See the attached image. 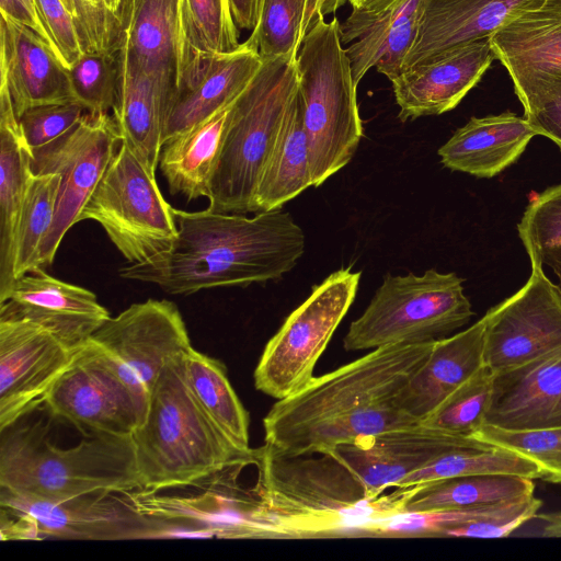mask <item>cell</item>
I'll return each instance as SVG.
<instances>
[{"label": "cell", "instance_id": "6da1fadb", "mask_svg": "<svg viewBox=\"0 0 561 561\" xmlns=\"http://www.w3.org/2000/svg\"><path fill=\"white\" fill-rule=\"evenodd\" d=\"M435 341L371 350L277 400L263 419L265 444L287 456L337 446L416 423L399 399Z\"/></svg>", "mask_w": 561, "mask_h": 561}, {"label": "cell", "instance_id": "7a4b0ae2", "mask_svg": "<svg viewBox=\"0 0 561 561\" xmlns=\"http://www.w3.org/2000/svg\"><path fill=\"white\" fill-rule=\"evenodd\" d=\"M172 245L144 263L119 270L124 279L153 284L171 295L248 286L280 278L305 252L300 226L283 208L253 217L174 208Z\"/></svg>", "mask_w": 561, "mask_h": 561}, {"label": "cell", "instance_id": "3957f363", "mask_svg": "<svg viewBox=\"0 0 561 561\" xmlns=\"http://www.w3.org/2000/svg\"><path fill=\"white\" fill-rule=\"evenodd\" d=\"M257 539L379 536L403 514L409 486L369 499L351 469L334 454L287 456L264 444L253 449Z\"/></svg>", "mask_w": 561, "mask_h": 561}, {"label": "cell", "instance_id": "277c9868", "mask_svg": "<svg viewBox=\"0 0 561 561\" xmlns=\"http://www.w3.org/2000/svg\"><path fill=\"white\" fill-rule=\"evenodd\" d=\"M184 354L159 374L145 421L131 434L142 490L190 486L231 466L253 463V451L237 449L202 409L186 378Z\"/></svg>", "mask_w": 561, "mask_h": 561}, {"label": "cell", "instance_id": "5b68a950", "mask_svg": "<svg viewBox=\"0 0 561 561\" xmlns=\"http://www.w3.org/2000/svg\"><path fill=\"white\" fill-rule=\"evenodd\" d=\"M0 446V488L50 502L107 491L141 489L131 436L91 434L60 448L38 425L5 428Z\"/></svg>", "mask_w": 561, "mask_h": 561}, {"label": "cell", "instance_id": "8992f818", "mask_svg": "<svg viewBox=\"0 0 561 561\" xmlns=\"http://www.w3.org/2000/svg\"><path fill=\"white\" fill-rule=\"evenodd\" d=\"M340 24L336 18L325 22L317 14L297 54L313 187L352 160L364 134Z\"/></svg>", "mask_w": 561, "mask_h": 561}, {"label": "cell", "instance_id": "52a82bcc", "mask_svg": "<svg viewBox=\"0 0 561 561\" xmlns=\"http://www.w3.org/2000/svg\"><path fill=\"white\" fill-rule=\"evenodd\" d=\"M254 78L233 101L209 187L214 211L254 213L259 179L298 90L297 54L262 58Z\"/></svg>", "mask_w": 561, "mask_h": 561}, {"label": "cell", "instance_id": "ba28073f", "mask_svg": "<svg viewBox=\"0 0 561 561\" xmlns=\"http://www.w3.org/2000/svg\"><path fill=\"white\" fill-rule=\"evenodd\" d=\"M456 273L434 268L422 275H386L364 312L344 336L346 351L398 343H426L449 336L474 312Z\"/></svg>", "mask_w": 561, "mask_h": 561}, {"label": "cell", "instance_id": "9c48e42d", "mask_svg": "<svg viewBox=\"0 0 561 561\" xmlns=\"http://www.w3.org/2000/svg\"><path fill=\"white\" fill-rule=\"evenodd\" d=\"M85 219L100 224L130 264L167 251L178 234L174 208L161 194L156 174L122 140L80 214L79 221Z\"/></svg>", "mask_w": 561, "mask_h": 561}, {"label": "cell", "instance_id": "30bf717a", "mask_svg": "<svg viewBox=\"0 0 561 561\" xmlns=\"http://www.w3.org/2000/svg\"><path fill=\"white\" fill-rule=\"evenodd\" d=\"M359 279L360 271L342 268L313 287L266 343L254 370L259 391L280 400L314 377V366L352 306Z\"/></svg>", "mask_w": 561, "mask_h": 561}, {"label": "cell", "instance_id": "8fae6325", "mask_svg": "<svg viewBox=\"0 0 561 561\" xmlns=\"http://www.w3.org/2000/svg\"><path fill=\"white\" fill-rule=\"evenodd\" d=\"M121 145L110 113H85L80 122L55 141L33 150L34 173H58L59 190L51 226L36 257L38 268L49 266L68 230L105 173Z\"/></svg>", "mask_w": 561, "mask_h": 561}, {"label": "cell", "instance_id": "7c38bea8", "mask_svg": "<svg viewBox=\"0 0 561 561\" xmlns=\"http://www.w3.org/2000/svg\"><path fill=\"white\" fill-rule=\"evenodd\" d=\"M148 402L92 341L75 352L44 401L54 416L71 423L84 436H131L145 421Z\"/></svg>", "mask_w": 561, "mask_h": 561}, {"label": "cell", "instance_id": "4fadbf2b", "mask_svg": "<svg viewBox=\"0 0 561 561\" xmlns=\"http://www.w3.org/2000/svg\"><path fill=\"white\" fill-rule=\"evenodd\" d=\"M529 261L524 286L483 316L484 365L493 374L561 351V290L540 262Z\"/></svg>", "mask_w": 561, "mask_h": 561}, {"label": "cell", "instance_id": "5bb4252c", "mask_svg": "<svg viewBox=\"0 0 561 561\" xmlns=\"http://www.w3.org/2000/svg\"><path fill=\"white\" fill-rule=\"evenodd\" d=\"M90 341L148 399L163 367L193 347L179 308L167 299L130 305L110 317Z\"/></svg>", "mask_w": 561, "mask_h": 561}, {"label": "cell", "instance_id": "9a60e30c", "mask_svg": "<svg viewBox=\"0 0 561 561\" xmlns=\"http://www.w3.org/2000/svg\"><path fill=\"white\" fill-rule=\"evenodd\" d=\"M237 466L198 482L203 492L173 496L139 489L125 495L141 515L164 528L165 537L257 539V497L254 488L244 491L237 484L231 474Z\"/></svg>", "mask_w": 561, "mask_h": 561}, {"label": "cell", "instance_id": "2e32d148", "mask_svg": "<svg viewBox=\"0 0 561 561\" xmlns=\"http://www.w3.org/2000/svg\"><path fill=\"white\" fill-rule=\"evenodd\" d=\"M116 15V48L154 78L170 106L195 87L205 67L186 38L181 0H122Z\"/></svg>", "mask_w": 561, "mask_h": 561}, {"label": "cell", "instance_id": "e0dca14e", "mask_svg": "<svg viewBox=\"0 0 561 561\" xmlns=\"http://www.w3.org/2000/svg\"><path fill=\"white\" fill-rule=\"evenodd\" d=\"M0 505L27 514L41 539L126 540L165 537L164 528L141 515L125 493L96 491L60 502L0 488Z\"/></svg>", "mask_w": 561, "mask_h": 561}, {"label": "cell", "instance_id": "ac0fdd59", "mask_svg": "<svg viewBox=\"0 0 561 561\" xmlns=\"http://www.w3.org/2000/svg\"><path fill=\"white\" fill-rule=\"evenodd\" d=\"M489 42L524 110L561 89V0L515 13Z\"/></svg>", "mask_w": 561, "mask_h": 561}, {"label": "cell", "instance_id": "d6986e66", "mask_svg": "<svg viewBox=\"0 0 561 561\" xmlns=\"http://www.w3.org/2000/svg\"><path fill=\"white\" fill-rule=\"evenodd\" d=\"M73 354L45 329L0 319V431L44 403Z\"/></svg>", "mask_w": 561, "mask_h": 561}, {"label": "cell", "instance_id": "ffe728a7", "mask_svg": "<svg viewBox=\"0 0 561 561\" xmlns=\"http://www.w3.org/2000/svg\"><path fill=\"white\" fill-rule=\"evenodd\" d=\"M479 444L482 442L472 436L416 422L340 445L331 453L357 477L366 495L375 499L444 454Z\"/></svg>", "mask_w": 561, "mask_h": 561}, {"label": "cell", "instance_id": "44dd1931", "mask_svg": "<svg viewBox=\"0 0 561 561\" xmlns=\"http://www.w3.org/2000/svg\"><path fill=\"white\" fill-rule=\"evenodd\" d=\"M94 293L43 268L19 277L0 302V319L25 320L48 331L72 353L110 318Z\"/></svg>", "mask_w": 561, "mask_h": 561}, {"label": "cell", "instance_id": "7402d4cb", "mask_svg": "<svg viewBox=\"0 0 561 561\" xmlns=\"http://www.w3.org/2000/svg\"><path fill=\"white\" fill-rule=\"evenodd\" d=\"M494 59L485 38L404 70L390 81L400 108L399 119L407 122L451 111L482 79Z\"/></svg>", "mask_w": 561, "mask_h": 561}, {"label": "cell", "instance_id": "603a6c76", "mask_svg": "<svg viewBox=\"0 0 561 561\" xmlns=\"http://www.w3.org/2000/svg\"><path fill=\"white\" fill-rule=\"evenodd\" d=\"M0 87L18 118L28 108L77 101L69 69L28 26L0 13Z\"/></svg>", "mask_w": 561, "mask_h": 561}, {"label": "cell", "instance_id": "cb8c5ba5", "mask_svg": "<svg viewBox=\"0 0 561 561\" xmlns=\"http://www.w3.org/2000/svg\"><path fill=\"white\" fill-rule=\"evenodd\" d=\"M430 1L398 0L376 14L352 10L340 24V37L350 44L345 51L356 84L373 67L390 81L404 71Z\"/></svg>", "mask_w": 561, "mask_h": 561}, {"label": "cell", "instance_id": "d4e9b609", "mask_svg": "<svg viewBox=\"0 0 561 561\" xmlns=\"http://www.w3.org/2000/svg\"><path fill=\"white\" fill-rule=\"evenodd\" d=\"M484 424L508 430L561 427V351L494 374Z\"/></svg>", "mask_w": 561, "mask_h": 561}, {"label": "cell", "instance_id": "484cf974", "mask_svg": "<svg viewBox=\"0 0 561 561\" xmlns=\"http://www.w3.org/2000/svg\"><path fill=\"white\" fill-rule=\"evenodd\" d=\"M542 0H431L404 70L458 46L489 38L515 13Z\"/></svg>", "mask_w": 561, "mask_h": 561}, {"label": "cell", "instance_id": "4316f807", "mask_svg": "<svg viewBox=\"0 0 561 561\" xmlns=\"http://www.w3.org/2000/svg\"><path fill=\"white\" fill-rule=\"evenodd\" d=\"M485 319L435 341L420 369L402 391V411L415 422L431 415L458 387L484 366Z\"/></svg>", "mask_w": 561, "mask_h": 561}, {"label": "cell", "instance_id": "83f0119b", "mask_svg": "<svg viewBox=\"0 0 561 561\" xmlns=\"http://www.w3.org/2000/svg\"><path fill=\"white\" fill-rule=\"evenodd\" d=\"M536 131L513 112L471 117L438 149L444 167L490 179L513 164Z\"/></svg>", "mask_w": 561, "mask_h": 561}, {"label": "cell", "instance_id": "f1b7e54d", "mask_svg": "<svg viewBox=\"0 0 561 561\" xmlns=\"http://www.w3.org/2000/svg\"><path fill=\"white\" fill-rule=\"evenodd\" d=\"M116 54L118 83L112 116L121 140L156 174L170 102L151 75L123 49L116 48Z\"/></svg>", "mask_w": 561, "mask_h": 561}, {"label": "cell", "instance_id": "f546056e", "mask_svg": "<svg viewBox=\"0 0 561 561\" xmlns=\"http://www.w3.org/2000/svg\"><path fill=\"white\" fill-rule=\"evenodd\" d=\"M262 62L259 49L247 39L237 49L208 59L195 87L172 102L162 144L232 104L254 78Z\"/></svg>", "mask_w": 561, "mask_h": 561}, {"label": "cell", "instance_id": "4dcf8cb0", "mask_svg": "<svg viewBox=\"0 0 561 561\" xmlns=\"http://www.w3.org/2000/svg\"><path fill=\"white\" fill-rule=\"evenodd\" d=\"M30 148L8 90L0 87V302L14 282L15 234L34 174Z\"/></svg>", "mask_w": 561, "mask_h": 561}, {"label": "cell", "instance_id": "1f68e13d", "mask_svg": "<svg viewBox=\"0 0 561 561\" xmlns=\"http://www.w3.org/2000/svg\"><path fill=\"white\" fill-rule=\"evenodd\" d=\"M230 105L163 145L159 168L171 194H182L187 201L208 198L211 178L224 145Z\"/></svg>", "mask_w": 561, "mask_h": 561}, {"label": "cell", "instance_id": "d6a6232c", "mask_svg": "<svg viewBox=\"0 0 561 561\" xmlns=\"http://www.w3.org/2000/svg\"><path fill=\"white\" fill-rule=\"evenodd\" d=\"M312 186L309 148L299 88L262 169L254 213L279 209Z\"/></svg>", "mask_w": 561, "mask_h": 561}, {"label": "cell", "instance_id": "836d02e7", "mask_svg": "<svg viewBox=\"0 0 561 561\" xmlns=\"http://www.w3.org/2000/svg\"><path fill=\"white\" fill-rule=\"evenodd\" d=\"M533 479L506 473L469 474L409 486L403 514L468 508L534 494Z\"/></svg>", "mask_w": 561, "mask_h": 561}, {"label": "cell", "instance_id": "e575fe53", "mask_svg": "<svg viewBox=\"0 0 561 561\" xmlns=\"http://www.w3.org/2000/svg\"><path fill=\"white\" fill-rule=\"evenodd\" d=\"M188 385L202 409L240 451L252 454L249 445V413L233 390L225 364L194 347L184 354Z\"/></svg>", "mask_w": 561, "mask_h": 561}, {"label": "cell", "instance_id": "d590c367", "mask_svg": "<svg viewBox=\"0 0 561 561\" xmlns=\"http://www.w3.org/2000/svg\"><path fill=\"white\" fill-rule=\"evenodd\" d=\"M485 473H506L541 480V470L533 460L505 448L485 443L453 449L426 467L410 474L399 485L412 486L442 479Z\"/></svg>", "mask_w": 561, "mask_h": 561}, {"label": "cell", "instance_id": "8d00e7d4", "mask_svg": "<svg viewBox=\"0 0 561 561\" xmlns=\"http://www.w3.org/2000/svg\"><path fill=\"white\" fill-rule=\"evenodd\" d=\"M59 183L58 173H34L31 179L15 234V280L38 270L37 252L54 219Z\"/></svg>", "mask_w": 561, "mask_h": 561}, {"label": "cell", "instance_id": "74e56055", "mask_svg": "<svg viewBox=\"0 0 561 561\" xmlns=\"http://www.w3.org/2000/svg\"><path fill=\"white\" fill-rule=\"evenodd\" d=\"M517 231L529 260L549 266L561 290V183L529 202Z\"/></svg>", "mask_w": 561, "mask_h": 561}, {"label": "cell", "instance_id": "f35d334b", "mask_svg": "<svg viewBox=\"0 0 561 561\" xmlns=\"http://www.w3.org/2000/svg\"><path fill=\"white\" fill-rule=\"evenodd\" d=\"M186 38L203 67L240 46L230 0H181Z\"/></svg>", "mask_w": 561, "mask_h": 561}, {"label": "cell", "instance_id": "ab89813d", "mask_svg": "<svg viewBox=\"0 0 561 561\" xmlns=\"http://www.w3.org/2000/svg\"><path fill=\"white\" fill-rule=\"evenodd\" d=\"M493 378L492 370L482 366L421 423L448 434L473 437L484 424Z\"/></svg>", "mask_w": 561, "mask_h": 561}, {"label": "cell", "instance_id": "60d3db41", "mask_svg": "<svg viewBox=\"0 0 561 561\" xmlns=\"http://www.w3.org/2000/svg\"><path fill=\"white\" fill-rule=\"evenodd\" d=\"M473 437L533 460L541 470V480L561 484V427L508 430L483 424Z\"/></svg>", "mask_w": 561, "mask_h": 561}, {"label": "cell", "instance_id": "b9f144b4", "mask_svg": "<svg viewBox=\"0 0 561 561\" xmlns=\"http://www.w3.org/2000/svg\"><path fill=\"white\" fill-rule=\"evenodd\" d=\"M308 0H263L259 22L247 38L262 58L298 54L305 37Z\"/></svg>", "mask_w": 561, "mask_h": 561}, {"label": "cell", "instance_id": "7bdbcfd3", "mask_svg": "<svg viewBox=\"0 0 561 561\" xmlns=\"http://www.w3.org/2000/svg\"><path fill=\"white\" fill-rule=\"evenodd\" d=\"M69 76L75 96L88 113H110L113 110L118 83L116 49L83 53L70 67Z\"/></svg>", "mask_w": 561, "mask_h": 561}, {"label": "cell", "instance_id": "ee69618b", "mask_svg": "<svg viewBox=\"0 0 561 561\" xmlns=\"http://www.w3.org/2000/svg\"><path fill=\"white\" fill-rule=\"evenodd\" d=\"M85 113L84 106L78 101L46 104L26 110L19 117V123L33 151L67 134Z\"/></svg>", "mask_w": 561, "mask_h": 561}, {"label": "cell", "instance_id": "f6af8a7d", "mask_svg": "<svg viewBox=\"0 0 561 561\" xmlns=\"http://www.w3.org/2000/svg\"><path fill=\"white\" fill-rule=\"evenodd\" d=\"M75 24L82 53L112 51L116 48L117 15L104 0H72Z\"/></svg>", "mask_w": 561, "mask_h": 561}, {"label": "cell", "instance_id": "bcb514c9", "mask_svg": "<svg viewBox=\"0 0 561 561\" xmlns=\"http://www.w3.org/2000/svg\"><path fill=\"white\" fill-rule=\"evenodd\" d=\"M541 500L534 494L514 501L502 513L486 519L472 522L449 529L444 537L504 538L523 524L536 517Z\"/></svg>", "mask_w": 561, "mask_h": 561}, {"label": "cell", "instance_id": "7dc6e473", "mask_svg": "<svg viewBox=\"0 0 561 561\" xmlns=\"http://www.w3.org/2000/svg\"><path fill=\"white\" fill-rule=\"evenodd\" d=\"M37 5L62 64L70 69L83 54L72 14L61 0H37Z\"/></svg>", "mask_w": 561, "mask_h": 561}, {"label": "cell", "instance_id": "c3c4849f", "mask_svg": "<svg viewBox=\"0 0 561 561\" xmlns=\"http://www.w3.org/2000/svg\"><path fill=\"white\" fill-rule=\"evenodd\" d=\"M524 117L536 131L561 150V89L524 110Z\"/></svg>", "mask_w": 561, "mask_h": 561}, {"label": "cell", "instance_id": "681fc988", "mask_svg": "<svg viewBox=\"0 0 561 561\" xmlns=\"http://www.w3.org/2000/svg\"><path fill=\"white\" fill-rule=\"evenodd\" d=\"M7 510L12 514L13 518H9L10 516L1 510L0 535L2 541L41 539L37 524L31 516Z\"/></svg>", "mask_w": 561, "mask_h": 561}, {"label": "cell", "instance_id": "f907efd6", "mask_svg": "<svg viewBox=\"0 0 561 561\" xmlns=\"http://www.w3.org/2000/svg\"><path fill=\"white\" fill-rule=\"evenodd\" d=\"M263 0H230L236 25L239 30L253 31L259 22Z\"/></svg>", "mask_w": 561, "mask_h": 561}, {"label": "cell", "instance_id": "816d5d0a", "mask_svg": "<svg viewBox=\"0 0 561 561\" xmlns=\"http://www.w3.org/2000/svg\"><path fill=\"white\" fill-rule=\"evenodd\" d=\"M346 1L347 0H308L304 21V34L306 35L317 14L325 16L327 14L334 13L344 5Z\"/></svg>", "mask_w": 561, "mask_h": 561}, {"label": "cell", "instance_id": "f5cc1de1", "mask_svg": "<svg viewBox=\"0 0 561 561\" xmlns=\"http://www.w3.org/2000/svg\"><path fill=\"white\" fill-rule=\"evenodd\" d=\"M535 518L542 523V537L561 538V511L537 514Z\"/></svg>", "mask_w": 561, "mask_h": 561}, {"label": "cell", "instance_id": "db71d44e", "mask_svg": "<svg viewBox=\"0 0 561 561\" xmlns=\"http://www.w3.org/2000/svg\"><path fill=\"white\" fill-rule=\"evenodd\" d=\"M352 7V10L360 11L368 14L379 13L398 0H347Z\"/></svg>", "mask_w": 561, "mask_h": 561}, {"label": "cell", "instance_id": "11a10c76", "mask_svg": "<svg viewBox=\"0 0 561 561\" xmlns=\"http://www.w3.org/2000/svg\"><path fill=\"white\" fill-rule=\"evenodd\" d=\"M22 2V4L24 5V8L26 9V11L30 13V15L32 16V19L35 21V23L38 25V27L42 30V32L44 33V35L46 36L48 43L50 44V46L53 47V49L56 51V54L58 55V57L60 58L59 56V53L47 31V28L45 27L43 21H42V18H41V14H39V10H38V5H37V0H20ZM61 60V59H60Z\"/></svg>", "mask_w": 561, "mask_h": 561}, {"label": "cell", "instance_id": "9f6ffc18", "mask_svg": "<svg viewBox=\"0 0 561 561\" xmlns=\"http://www.w3.org/2000/svg\"><path fill=\"white\" fill-rule=\"evenodd\" d=\"M110 11L117 14L122 0H104Z\"/></svg>", "mask_w": 561, "mask_h": 561}, {"label": "cell", "instance_id": "6f0895ef", "mask_svg": "<svg viewBox=\"0 0 561 561\" xmlns=\"http://www.w3.org/2000/svg\"><path fill=\"white\" fill-rule=\"evenodd\" d=\"M67 10L72 14L75 20V5L72 0H61Z\"/></svg>", "mask_w": 561, "mask_h": 561}]
</instances>
